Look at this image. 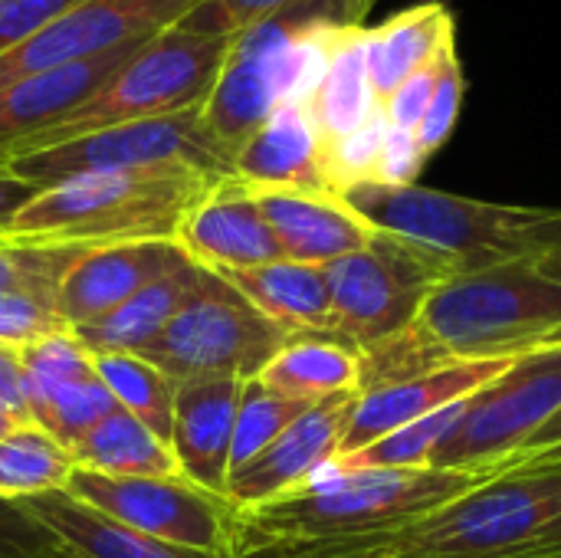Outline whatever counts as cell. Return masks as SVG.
<instances>
[{
    "mask_svg": "<svg viewBox=\"0 0 561 558\" xmlns=\"http://www.w3.org/2000/svg\"><path fill=\"white\" fill-rule=\"evenodd\" d=\"M240 395V378H194L181 382L174 395L171 454L181 477L214 497H224L230 477V444Z\"/></svg>",
    "mask_w": 561,
    "mask_h": 558,
    "instance_id": "obj_17",
    "label": "cell"
},
{
    "mask_svg": "<svg viewBox=\"0 0 561 558\" xmlns=\"http://www.w3.org/2000/svg\"><path fill=\"white\" fill-rule=\"evenodd\" d=\"M276 109H279V99L273 86V59H253V56H240L230 49L201 109V118L233 164V155L263 128V122Z\"/></svg>",
    "mask_w": 561,
    "mask_h": 558,
    "instance_id": "obj_26",
    "label": "cell"
},
{
    "mask_svg": "<svg viewBox=\"0 0 561 558\" xmlns=\"http://www.w3.org/2000/svg\"><path fill=\"white\" fill-rule=\"evenodd\" d=\"M293 335L247 303L220 273L204 270L194 299L138 355L174 385L194 378H256Z\"/></svg>",
    "mask_w": 561,
    "mask_h": 558,
    "instance_id": "obj_8",
    "label": "cell"
},
{
    "mask_svg": "<svg viewBox=\"0 0 561 558\" xmlns=\"http://www.w3.org/2000/svg\"><path fill=\"white\" fill-rule=\"evenodd\" d=\"M457 43V20L447 3L424 0L391 20L368 26V72L378 102H385L414 69Z\"/></svg>",
    "mask_w": 561,
    "mask_h": 558,
    "instance_id": "obj_24",
    "label": "cell"
},
{
    "mask_svg": "<svg viewBox=\"0 0 561 558\" xmlns=\"http://www.w3.org/2000/svg\"><path fill=\"white\" fill-rule=\"evenodd\" d=\"M92 247L0 240V296H33L56 306V289L69 266Z\"/></svg>",
    "mask_w": 561,
    "mask_h": 558,
    "instance_id": "obj_33",
    "label": "cell"
},
{
    "mask_svg": "<svg viewBox=\"0 0 561 558\" xmlns=\"http://www.w3.org/2000/svg\"><path fill=\"white\" fill-rule=\"evenodd\" d=\"M513 362H444L431 368H417L401 378H388L368 388H358L348 424L342 431L339 457H352L385 434L414 424L440 408L467 401L483 385L500 378Z\"/></svg>",
    "mask_w": 561,
    "mask_h": 558,
    "instance_id": "obj_13",
    "label": "cell"
},
{
    "mask_svg": "<svg viewBox=\"0 0 561 558\" xmlns=\"http://www.w3.org/2000/svg\"><path fill=\"white\" fill-rule=\"evenodd\" d=\"M450 46H454V43H450ZM440 56H444V53H440ZM440 56L431 59L427 66L414 69V72H411V76L381 102L388 125L404 128V132H417V125H421V118H424V112H427V102H431V95H434V86H437Z\"/></svg>",
    "mask_w": 561,
    "mask_h": 558,
    "instance_id": "obj_42",
    "label": "cell"
},
{
    "mask_svg": "<svg viewBox=\"0 0 561 558\" xmlns=\"http://www.w3.org/2000/svg\"><path fill=\"white\" fill-rule=\"evenodd\" d=\"M486 480L483 470H335L325 464L266 503L230 510V558L368 533L450 503Z\"/></svg>",
    "mask_w": 561,
    "mask_h": 558,
    "instance_id": "obj_3",
    "label": "cell"
},
{
    "mask_svg": "<svg viewBox=\"0 0 561 558\" xmlns=\"http://www.w3.org/2000/svg\"><path fill=\"white\" fill-rule=\"evenodd\" d=\"M92 368L115 395L118 408L135 414L151 434H158L171 447L178 385L141 355H92Z\"/></svg>",
    "mask_w": 561,
    "mask_h": 558,
    "instance_id": "obj_30",
    "label": "cell"
},
{
    "mask_svg": "<svg viewBox=\"0 0 561 558\" xmlns=\"http://www.w3.org/2000/svg\"><path fill=\"white\" fill-rule=\"evenodd\" d=\"M16 424H20V421H16V418H13V414L7 411V408H0V437H3L7 431H13Z\"/></svg>",
    "mask_w": 561,
    "mask_h": 558,
    "instance_id": "obj_48",
    "label": "cell"
},
{
    "mask_svg": "<svg viewBox=\"0 0 561 558\" xmlns=\"http://www.w3.org/2000/svg\"><path fill=\"white\" fill-rule=\"evenodd\" d=\"M463 405L467 401H457V405L440 408L414 424H404V428L385 434L381 441L368 444L365 451L332 460V467L335 470H417V467H427L434 447L450 434V428L463 414Z\"/></svg>",
    "mask_w": 561,
    "mask_h": 558,
    "instance_id": "obj_32",
    "label": "cell"
},
{
    "mask_svg": "<svg viewBox=\"0 0 561 558\" xmlns=\"http://www.w3.org/2000/svg\"><path fill=\"white\" fill-rule=\"evenodd\" d=\"M92 355L76 339L72 329H56L20 349V391L30 421H36L46 405L66 388L92 375Z\"/></svg>",
    "mask_w": 561,
    "mask_h": 558,
    "instance_id": "obj_31",
    "label": "cell"
},
{
    "mask_svg": "<svg viewBox=\"0 0 561 558\" xmlns=\"http://www.w3.org/2000/svg\"><path fill=\"white\" fill-rule=\"evenodd\" d=\"M385 132H388V118H385V109H381L362 128H355L352 135L325 145V178H329L332 194H342V191H348L355 184L375 181Z\"/></svg>",
    "mask_w": 561,
    "mask_h": 558,
    "instance_id": "obj_36",
    "label": "cell"
},
{
    "mask_svg": "<svg viewBox=\"0 0 561 558\" xmlns=\"http://www.w3.org/2000/svg\"><path fill=\"white\" fill-rule=\"evenodd\" d=\"M56 329H66L53 303L33 296H0V345L23 349Z\"/></svg>",
    "mask_w": 561,
    "mask_h": 558,
    "instance_id": "obj_40",
    "label": "cell"
},
{
    "mask_svg": "<svg viewBox=\"0 0 561 558\" xmlns=\"http://www.w3.org/2000/svg\"><path fill=\"white\" fill-rule=\"evenodd\" d=\"M552 467H561V408L533 437H526L510 457H503L490 470V477L523 474V470H552Z\"/></svg>",
    "mask_w": 561,
    "mask_h": 558,
    "instance_id": "obj_44",
    "label": "cell"
},
{
    "mask_svg": "<svg viewBox=\"0 0 561 558\" xmlns=\"http://www.w3.org/2000/svg\"><path fill=\"white\" fill-rule=\"evenodd\" d=\"M561 408V349L516 358L500 378L467 398L427 467L490 474Z\"/></svg>",
    "mask_w": 561,
    "mask_h": 558,
    "instance_id": "obj_10",
    "label": "cell"
},
{
    "mask_svg": "<svg viewBox=\"0 0 561 558\" xmlns=\"http://www.w3.org/2000/svg\"><path fill=\"white\" fill-rule=\"evenodd\" d=\"M191 257L178 240H135V243H108L92 247L82 260L69 266L56 289V316L66 329H82L122 303H128L138 289L187 263Z\"/></svg>",
    "mask_w": 561,
    "mask_h": 558,
    "instance_id": "obj_15",
    "label": "cell"
},
{
    "mask_svg": "<svg viewBox=\"0 0 561 558\" xmlns=\"http://www.w3.org/2000/svg\"><path fill=\"white\" fill-rule=\"evenodd\" d=\"M424 161H427V155H424V148L417 141V135L388 125L385 145H381V158H378L375 184H391V187L417 184V174H421Z\"/></svg>",
    "mask_w": 561,
    "mask_h": 558,
    "instance_id": "obj_43",
    "label": "cell"
},
{
    "mask_svg": "<svg viewBox=\"0 0 561 558\" xmlns=\"http://www.w3.org/2000/svg\"><path fill=\"white\" fill-rule=\"evenodd\" d=\"M539 263V270L546 273V276H552V280H559L561 283V247L559 250H552V253H546L542 260H536Z\"/></svg>",
    "mask_w": 561,
    "mask_h": 558,
    "instance_id": "obj_47",
    "label": "cell"
},
{
    "mask_svg": "<svg viewBox=\"0 0 561 558\" xmlns=\"http://www.w3.org/2000/svg\"><path fill=\"white\" fill-rule=\"evenodd\" d=\"M201 276H204V266L187 260L174 266L171 273L158 276L154 283H148L145 289H138L128 303H122L105 319L72 329V332L85 345L89 355H138L194 299Z\"/></svg>",
    "mask_w": 561,
    "mask_h": 558,
    "instance_id": "obj_23",
    "label": "cell"
},
{
    "mask_svg": "<svg viewBox=\"0 0 561 558\" xmlns=\"http://www.w3.org/2000/svg\"><path fill=\"white\" fill-rule=\"evenodd\" d=\"M283 257L309 266H329L362 250L375 227L358 217L339 194L325 191H256L250 187Z\"/></svg>",
    "mask_w": 561,
    "mask_h": 558,
    "instance_id": "obj_19",
    "label": "cell"
},
{
    "mask_svg": "<svg viewBox=\"0 0 561 558\" xmlns=\"http://www.w3.org/2000/svg\"><path fill=\"white\" fill-rule=\"evenodd\" d=\"M112 411H118V401L105 388V382L92 372L85 382H79V385L66 388L62 395H56L33 424H39L43 431H49L59 444H66L72 451Z\"/></svg>",
    "mask_w": 561,
    "mask_h": 558,
    "instance_id": "obj_35",
    "label": "cell"
},
{
    "mask_svg": "<svg viewBox=\"0 0 561 558\" xmlns=\"http://www.w3.org/2000/svg\"><path fill=\"white\" fill-rule=\"evenodd\" d=\"M174 240L197 266L214 273L286 260L253 191L233 174L220 178L214 191L184 217Z\"/></svg>",
    "mask_w": 561,
    "mask_h": 558,
    "instance_id": "obj_16",
    "label": "cell"
},
{
    "mask_svg": "<svg viewBox=\"0 0 561 558\" xmlns=\"http://www.w3.org/2000/svg\"><path fill=\"white\" fill-rule=\"evenodd\" d=\"M23 506L69 549L72 558H230L171 546L128 526H118L115 520L72 500L66 490L23 497Z\"/></svg>",
    "mask_w": 561,
    "mask_h": 558,
    "instance_id": "obj_22",
    "label": "cell"
},
{
    "mask_svg": "<svg viewBox=\"0 0 561 558\" xmlns=\"http://www.w3.org/2000/svg\"><path fill=\"white\" fill-rule=\"evenodd\" d=\"M0 558H72L69 549L23 506L0 497Z\"/></svg>",
    "mask_w": 561,
    "mask_h": 558,
    "instance_id": "obj_39",
    "label": "cell"
},
{
    "mask_svg": "<svg viewBox=\"0 0 561 558\" xmlns=\"http://www.w3.org/2000/svg\"><path fill=\"white\" fill-rule=\"evenodd\" d=\"M463 92H467V79H463V62L457 53V43L444 49L440 56V72H437V86L434 95L427 102V112L417 125V141L424 148V155L431 158L434 151H440L447 145V138L457 128L460 109H463Z\"/></svg>",
    "mask_w": 561,
    "mask_h": 558,
    "instance_id": "obj_37",
    "label": "cell"
},
{
    "mask_svg": "<svg viewBox=\"0 0 561 558\" xmlns=\"http://www.w3.org/2000/svg\"><path fill=\"white\" fill-rule=\"evenodd\" d=\"M289 0H201L181 23L178 30L197 33V36H240L243 30L263 23L276 10H283Z\"/></svg>",
    "mask_w": 561,
    "mask_h": 558,
    "instance_id": "obj_38",
    "label": "cell"
},
{
    "mask_svg": "<svg viewBox=\"0 0 561 558\" xmlns=\"http://www.w3.org/2000/svg\"><path fill=\"white\" fill-rule=\"evenodd\" d=\"M312 405L283 398L279 391L266 388L260 378L243 382L240 408H237V428L230 444V474L253 460L263 447H270L289 424H296Z\"/></svg>",
    "mask_w": 561,
    "mask_h": 558,
    "instance_id": "obj_34",
    "label": "cell"
},
{
    "mask_svg": "<svg viewBox=\"0 0 561 558\" xmlns=\"http://www.w3.org/2000/svg\"><path fill=\"white\" fill-rule=\"evenodd\" d=\"M233 178L256 191H325V145L306 105H279L233 155Z\"/></svg>",
    "mask_w": 561,
    "mask_h": 558,
    "instance_id": "obj_20",
    "label": "cell"
},
{
    "mask_svg": "<svg viewBox=\"0 0 561 558\" xmlns=\"http://www.w3.org/2000/svg\"><path fill=\"white\" fill-rule=\"evenodd\" d=\"M355 398H358V391H348V395H335V398L312 405L270 447H263L253 460L237 467L224 487V500L230 503V510L266 503V500L299 487L325 464H332L339 454L342 431L348 424Z\"/></svg>",
    "mask_w": 561,
    "mask_h": 558,
    "instance_id": "obj_14",
    "label": "cell"
},
{
    "mask_svg": "<svg viewBox=\"0 0 561 558\" xmlns=\"http://www.w3.org/2000/svg\"><path fill=\"white\" fill-rule=\"evenodd\" d=\"M243 558H561V467L490 477L427 513Z\"/></svg>",
    "mask_w": 561,
    "mask_h": 558,
    "instance_id": "obj_2",
    "label": "cell"
},
{
    "mask_svg": "<svg viewBox=\"0 0 561 558\" xmlns=\"http://www.w3.org/2000/svg\"><path fill=\"white\" fill-rule=\"evenodd\" d=\"M0 168L33 187H49L76 174L145 171V168H191L214 178L233 174V164L207 132L201 109L99 128L53 148L16 155Z\"/></svg>",
    "mask_w": 561,
    "mask_h": 558,
    "instance_id": "obj_9",
    "label": "cell"
},
{
    "mask_svg": "<svg viewBox=\"0 0 561 558\" xmlns=\"http://www.w3.org/2000/svg\"><path fill=\"white\" fill-rule=\"evenodd\" d=\"M76 460L39 424H16L0 437V497L23 500L49 490H62Z\"/></svg>",
    "mask_w": 561,
    "mask_h": 558,
    "instance_id": "obj_29",
    "label": "cell"
},
{
    "mask_svg": "<svg viewBox=\"0 0 561 558\" xmlns=\"http://www.w3.org/2000/svg\"><path fill=\"white\" fill-rule=\"evenodd\" d=\"M256 378L283 398L319 405L362 388V352L335 335H293Z\"/></svg>",
    "mask_w": 561,
    "mask_h": 558,
    "instance_id": "obj_27",
    "label": "cell"
},
{
    "mask_svg": "<svg viewBox=\"0 0 561 558\" xmlns=\"http://www.w3.org/2000/svg\"><path fill=\"white\" fill-rule=\"evenodd\" d=\"M220 276L289 335H329L332 296L322 266L276 260L250 270H224Z\"/></svg>",
    "mask_w": 561,
    "mask_h": 558,
    "instance_id": "obj_21",
    "label": "cell"
},
{
    "mask_svg": "<svg viewBox=\"0 0 561 558\" xmlns=\"http://www.w3.org/2000/svg\"><path fill=\"white\" fill-rule=\"evenodd\" d=\"M561 349V283L536 260L460 273L440 283L414 326L362 352V388L444 362H516Z\"/></svg>",
    "mask_w": 561,
    "mask_h": 558,
    "instance_id": "obj_1",
    "label": "cell"
},
{
    "mask_svg": "<svg viewBox=\"0 0 561 558\" xmlns=\"http://www.w3.org/2000/svg\"><path fill=\"white\" fill-rule=\"evenodd\" d=\"M69 454L79 470L105 477H181L171 447L122 408L95 424Z\"/></svg>",
    "mask_w": 561,
    "mask_h": 558,
    "instance_id": "obj_28",
    "label": "cell"
},
{
    "mask_svg": "<svg viewBox=\"0 0 561 558\" xmlns=\"http://www.w3.org/2000/svg\"><path fill=\"white\" fill-rule=\"evenodd\" d=\"M145 43H125L105 56L59 66L49 72H36V76L3 86L0 89V161L26 138L39 135L43 128L56 125L59 118L85 105Z\"/></svg>",
    "mask_w": 561,
    "mask_h": 558,
    "instance_id": "obj_18",
    "label": "cell"
},
{
    "mask_svg": "<svg viewBox=\"0 0 561 558\" xmlns=\"http://www.w3.org/2000/svg\"><path fill=\"white\" fill-rule=\"evenodd\" d=\"M79 0H0V56L33 39Z\"/></svg>",
    "mask_w": 561,
    "mask_h": 558,
    "instance_id": "obj_41",
    "label": "cell"
},
{
    "mask_svg": "<svg viewBox=\"0 0 561 558\" xmlns=\"http://www.w3.org/2000/svg\"><path fill=\"white\" fill-rule=\"evenodd\" d=\"M36 194H39V187L26 184V181H20V178H13L10 171L0 168V227H3L23 204H30Z\"/></svg>",
    "mask_w": 561,
    "mask_h": 558,
    "instance_id": "obj_46",
    "label": "cell"
},
{
    "mask_svg": "<svg viewBox=\"0 0 561 558\" xmlns=\"http://www.w3.org/2000/svg\"><path fill=\"white\" fill-rule=\"evenodd\" d=\"M62 490L151 539L230 556V503L184 477H105L76 467Z\"/></svg>",
    "mask_w": 561,
    "mask_h": 558,
    "instance_id": "obj_11",
    "label": "cell"
},
{
    "mask_svg": "<svg viewBox=\"0 0 561 558\" xmlns=\"http://www.w3.org/2000/svg\"><path fill=\"white\" fill-rule=\"evenodd\" d=\"M306 109L322 135V145L352 135L375 112H381L368 72V26L335 33L325 76Z\"/></svg>",
    "mask_w": 561,
    "mask_h": 558,
    "instance_id": "obj_25",
    "label": "cell"
},
{
    "mask_svg": "<svg viewBox=\"0 0 561 558\" xmlns=\"http://www.w3.org/2000/svg\"><path fill=\"white\" fill-rule=\"evenodd\" d=\"M0 408H7L20 424H33L20 391V349L0 345Z\"/></svg>",
    "mask_w": 561,
    "mask_h": 558,
    "instance_id": "obj_45",
    "label": "cell"
},
{
    "mask_svg": "<svg viewBox=\"0 0 561 558\" xmlns=\"http://www.w3.org/2000/svg\"><path fill=\"white\" fill-rule=\"evenodd\" d=\"M220 178L191 168H145L76 174L39 187L3 227L0 240L108 247L174 240L184 217Z\"/></svg>",
    "mask_w": 561,
    "mask_h": 558,
    "instance_id": "obj_4",
    "label": "cell"
},
{
    "mask_svg": "<svg viewBox=\"0 0 561 558\" xmlns=\"http://www.w3.org/2000/svg\"><path fill=\"white\" fill-rule=\"evenodd\" d=\"M230 43L233 39L227 36H197L178 26L151 36L85 105L16 145L3 161L72 141L99 128L204 109L230 56Z\"/></svg>",
    "mask_w": 561,
    "mask_h": 558,
    "instance_id": "obj_6",
    "label": "cell"
},
{
    "mask_svg": "<svg viewBox=\"0 0 561 558\" xmlns=\"http://www.w3.org/2000/svg\"><path fill=\"white\" fill-rule=\"evenodd\" d=\"M201 0H79L33 39L0 56V89L36 72L105 56L178 26Z\"/></svg>",
    "mask_w": 561,
    "mask_h": 558,
    "instance_id": "obj_12",
    "label": "cell"
},
{
    "mask_svg": "<svg viewBox=\"0 0 561 558\" xmlns=\"http://www.w3.org/2000/svg\"><path fill=\"white\" fill-rule=\"evenodd\" d=\"M375 230L427 247L460 273L542 260L561 247V210L460 197L421 184H355L339 194Z\"/></svg>",
    "mask_w": 561,
    "mask_h": 558,
    "instance_id": "obj_5",
    "label": "cell"
},
{
    "mask_svg": "<svg viewBox=\"0 0 561 558\" xmlns=\"http://www.w3.org/2000/svg\"><path fill=\"white\" fill-rule=\"evenodd\" d=\"M322 270L332 296L329 335L358 352H371L404 335L427 296L457 276L454 263L440 253L381 230H375L362 250Z\"/></svg>",
    "mask_w": 561,
    "mask_h": 558,
    "instance_id": "obj_7",
    "label": "cell"
}]
</instances>
